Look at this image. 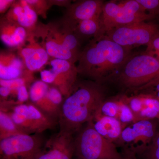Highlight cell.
Instances as JSON below:
<instances>
[{
  "instance_id": "6da1fadb",
  "label": "cell",
  "mask_w": 159,
  "mask_h": 159,
  "mask_svg": "<svg viewBox=\"0 0 159 159\" xmlns=\"http://www.w3.org/2000/svg\"><path fill=\"white\" fill-rule=\"evenodd\" d=\"M133 54L105 35L91 39L80 50L76 64L78 74L101 84L110 80Z\"/></svg>"
},
{
  "instance_id": "7a4b0ae2",
  "label": "cell",
  "mask_w": 159,
  "mask_h": 159,
  "mask_svg": "<svg viewBox=\"0 0 159 159\" xmlns=\"http://www.w3.org/2000/svg\"><path fill=\"white\" fill-rule=\"evenodd\" d=\"M105 100L101 84L77 80L61 107L58 119L60 132L72 136L79 132L84 123L93 122Z\"/></svg>"
},
{
  "instance_id": "3957f363",
  "label": "cell",
  "mask_w": 159,
  "mask_h": 159,
  "mask_svg": "<svg viewBox=\"0 0 159 159\" xmlns=\"http://www.w3.org/2000/svg\"><path fill=\"white\" fill-rule=\"evenodd\" d=\"M32 32L50 57L76 64L81 50L80 40L74 29L65 21L38 23Z\"/></svg>"
},
{
  "instance_id": "277c9868",
  "label": "cell",
  "mask_w": 159,
  "mask_h": 159,
  "mask_svg": "<svg viewBox=\"0 0 159 159\" xmlns=\"http://www.w3.org/2000/svg\"><path fill=\"white\" fill-rule=\"evenodd\" d=\"M159 77V61L144 52L134 54L110 79L128 93H135Z\"/></svg>"
},
{
  "instance_id": "5b68a950",
  "label": "cell",
  "mask_w": 159,
  "mask_h": 159,
  "mask_svg": "<svg viewBox=\"0 0 159 159\" xmlns=\"http://www.w3.org/2000/svg\"><path fill=\"white\" fill-rule=\"evenodd\" d=\"M101 18L105 34L107 31L121 26L154 20L136 0L105 2Z\"/></svg>"
},
{
  "instance_id": "8992f818",
  "label": "cell",
  "mask_w": 159,
  "mask_h": 159,
  "mask_svg": "<svg viewBox=\"0 0 159 159\" xmlns=\"http://www.w3.org/2000/svg\"><path fill=\"white\" fill-rule=\"evenodd\" d=\"M74 139L75 152L86 159H122L116 145L103 138L94 129L91 122Z\"/></svg>"
},
{
  "instance_id": "52a82bcc",
  "label": "cell",
  "mask_w": 159,
  "mask_h": 159,
  "mask_svg": "<svg viewBox=\"0 0 159 159\" xmlns=\"http://www.w3.org/2000/svg\"><path fill=\"white\" fill-rule=\"evenodd\" d=\"M159 32L158 25L151 21L115 28L104 35L123 48L132 50L135 47L148 45Z\"/></svg>"
},
{
  "instance_id": "ba28073f",
  "label": "cell",
  "mask_w": 159,
  "mask_h": 159,
  "mask_svg": "<svg viewBox=\"0 0 159 159\" xmlns=\"http://www.w3.org/2000/svg\"><path fill=\"white\" fill-rule=\"evenodd\" d=\"M12 111L7 112L23 134L41 133L55 126L56 120L47 116L32 103L14 105Z\"/></svg>"
},
{
  "instance_id": "9c48e42d",
  "label": "cell",
  "mask_w": 159,
  "mask_h": 159,
  "mask_svg": "<svg viewBox=\"0 0 159 159\" xmlns=\"http://www.w3.org/2000/svg\"><path fill=\"white\" fill-rule=\"evenodd\" d=\"M43 145L38 134L9 137L1 140V159H34L42 151Z\"/></svg>"
},
{
  "instance_id": "30bf717a",
  "label": "cell",
  "mask_w": 159,
  "mask_h": 159,
  "mask_svg": "<svg viewBox=\"0 0 159 159\" xmlns=\"http://www.w3.org/2000/svg\"><path fill=\"white\" fill-rule=\"evenodd\" d=\"M158 132L152 120H141L130 124L124 129L115 144H118L142 154L153 141Z\"/></svg>"
},
{
  "instance_id": "8fae6325",
  "label": "cell",
  "mask_w": 159,
  "mask_h": 159,
  "mask_svg": "<svg viewBox=\"0 0 159 159\" xmlns=\"http://www.w3.org/2000/svg\"><path fill=\"white\" fill-rule=\"evenodd\" d=\"M18 49L20 57L29 72L40 70L48 61L50 56L32 32L29 33L25 42Z\"/></svg>"
},
{
  "instance_id": "7c38bea8",
  "label": "cell",
  "mask_w": 159,
  "mask_h": 159,
  "mask_svg": "<svg viewBox=\"0 0 159 159\" xmlns=\"http://www.w3.org/2000/svg\"><path fill=\"white\" fill-rule=\"evenodd\" d=\"M104 1L82 0L70 4L63 19L74 29L78 23L93 18L101 16Z\"/></svg>"
},
{
  "instance_id": "4fadbf2b",
  "label": "cell",
  "mask_w": 159,
  "mask_h": 159,
  "mask_svg": "<svg viewBox=\"0 0 159 159\" xmlns=\"http://www.w3.org/2000/svg\"><path fill=\"white\" fill-rule=\"evenodd\" d=\"M50 64L56 76L53 84L66 98L70 93L77 80L76 64L65 60L55 58L51 61Z\"/></svg>"
},
{
  "instance_id": "5bb4252c",
  "label": "cell",
  "mask_w": 159,
  "mask_h": 159,
  "mask_svg": "<svg viewBox=\"0 0 159 159\" xmlns=\"http://www.w3.org/2000/svg\"><path fill=\"white\" fill-rule=\"evenodd\" d=\"M45 148L34 159H72L74 139L72 135L59 132L46 143Z\"/></svg>"
},
{
  "instance_id": "9a60e30c",
  "label": "cell",
  "mask_w": 159,
  "mask_h": 159,
  "mask_svg": "<svg viewBox=\"0 0 159 159\" xmlns=\"http://www.w3.org/2000/svg\"><path fill=\"white\" fill-rule=\"evenodd\" d=\"M5 16L24 27L29 32L34 31L38 24V14L26 0L15 1Z\"/></svg>"
},
{
  "instance_id": "2e32d148",
  "label": "cell",
  "mask_w": 159,
  "mask_h": 159,
  "mask_svg": "<svg viewBox=\"0 0 159 159\" xmlns=\"http://www.w3.org/2000/svg\"><path fill=\"white\" fill-rule=\"evenodd\" d=\"M30 32L5 16L0 22V38L2 42L11 48L19 49L25 42Z\"/></svg>"
},
{
  "instance_id": "e0dca14e",
  "label": "cell",
  "mask_w": 159,
  "mask_h": 159,
  "mask_svg": "<svg viewBox=\"0 0 159 159\" xmlns=\"http://www.w3.org/2000/svg\"><path fill=\"white\" fill-rule=\"evenodd\" d=\"M26 69L25 63L19 55L12 52L1 51L0 79L9 80L25 77Z\"/></svg>"
},
{
  "instance_id": "ac0fdd59",
  "label": "cell",
  "mask_w": 159,
  "mask_h": 159,
  "mask_svg": "<svg viewBox=\"0 0 159 159\" xmlns=\"http://www.w3.org/2000/svg\"><path fill=\"white\" fill-rule=\"evenodd\" d=\"M91 122L99 134L115 144L119 140L124 129L119 119L106 116H97Z\"/></svg>"
},
{
  "instance_id": "d6986e66",
  "label": "cell",
  "mask_w": 159,
  "mask_h": 159,
  "mask_svg": "<svg viewBox=\"0 0 159 159\" xmlns=\"http://www.w3.org/2000/svg\"><path fill=\"white\" fill-rule=\"evenodd\" d=\"M101 16L82 21L75 26V33L79 39H91L105 35Z\"/></svg>"
},
{
  "instance_id": "ffe728a7",
  "label": "cell",
  "mask_w": 159,
  "mask_h": 159,
  "mask_svg": "<svg viewBox=\"0 0 159 159\" xmlns=\"http://www.w3.org/2000/svg\"><path fill=\"white\" fill-rule=\"evenodd\" d=\"M136 94V93H135ZM142 97L143 107L137 116L136 122L141 120H152L159 115V99L151 95L139 93Z\"/></svg>"
},
{
  "instance_id": "44dd1931",
  "label": "cell",
  "mask_w": 159,
  "mask_h": 159,
  "mask_svg": "<svg viewBox=\"0 0 159 159\" xmlns=\"http://www.w3.org/2000/svg\"><path fill=\"white\" fill-rule=\"evenodd\" d=\"M24 134L19 130L9 114L0 111V139H6L16 135Z\"/></svg>"
},
{
  "instance_id": "7402d4cb",
  "label": "cell",
  "mask_w": 159,
  "mask_h": 159,
  "mask_svg": "<svg viewBox=\"0 0 159 159\" xmlns=\"http://www.w3.org/2000/svg\"><path fill=\"white\" fill-rule=\"evenodd\" d=\"M50 87L42 80L34 81L30 87L29 98L33 104L39 101L48 93Z\"/></svg>"
},
{
  "instance_id": "603a6c76",
  "label": "cell",
  "mask_w": 159,
  "mask_h": 159,
  "mask_svg": "<svg viewBox=\"0 0 159 159\" xmlns=\"http://www.w3.org/2000/svg\"><path fill=\"white\" fill-rule=\"evenodd\" d=\"M119 109L120 102L119 97L111 100H105L101 105L97 116H106L118 119Z\"/></svg>"
},
{
  "instance_id": "cb8c5ba5",
  "label": "cell",
  "mask_w": 159,
  "mask_h": 159,
  "mask_svg": "<svg viewBox=\"0 0 159 159\" xmlns=\"http://www.w3.org/2000/svg\"><path fill=\"white\" fill-rule=\"evenodd\" d=\"M119 98L120 109L118 119L121 122L124 128L127 124L136 122L135 117L129 107L122 100L121 96H119Z\"/></svg>"
},
{
  "instance_id": "d4e9b609",
  "label": "cell",
  "mask_w": 159,
  "mask_h": 159,
  "mask_svg": "<svg viewBox=\"0 0 159 159\" xmlns=\"http://www.w3.org/2000/svg\"><path fill=\"white\" fill-rule=\"evenodd\" d=\"M144 10L154 19L159 16V0H136Z\"/></svg>"
},
{
  "instance_id": "484cf974",
  "label": "cell",
  "mask_w": 159,
  "mask_h": 159,
  "mask_svg": "<svg viewBox=\"0 0 159 159\" xmlns=\"http://www.w3.org/2000/svg\"><path fill=\"white\" fill-rule=\"evenodd\" d=\"M30 6L33 8L38 15H41L45 18L46 13L51 6V1L40 0H26Z\"/></svg>"
},
{
  "instance_id": "4316f807",
  "label": "cell",
  "mask_w": 159,
  "mask_h": 159,
  "mask_svg": "<svg viewBox=\"0 0 159 159\" xmlns=\"http://www.w3.org/2000/svg\"><path fill=\"white\" fill-rule=\"evenodd\" d=\"M30 75H28L27 76H30ZM27 79H28V77L26 76V77H20L17 79L9 80L0 79V85L1 86L8 88L11 89V92L12 91L17 92V90L20 87L26 85Z\"/></svg>"
},
{
  "instance_id": "83f0119b",
  "label": "cell",
  "mask_w": 159,
  "mask_h": 159,
  "mask_svg": "<svg viewBox=\"0 0 159 159\" xmlns=\"http://www.w3.org/2000/svg\"><path fill=\"white\" fill-rule=\"evenodd\" d=\"M142 155H144L147 159H159V132Z\"/></svg>"
},
{
  "instance_id": "f1b7e54d",
  "label": "cell",
  "mask_w": 159,
  "mask_h": 159,
  "mask_svg": "<svg viewBox=\"0 0 159 159\" xmlns=\"http://www.w3.org/2000/svg\"><path fill=\"white\" fill-rule=\"evenodd\" d=\"M139 93L149 94L159 99V77L134 93Z\"/></svg>"
},
{
  "instance_id": "f546056e",
  "label": "cell",
  "mask_w": 159,
  "mask_h": 159,
  "mask_svg": "<svg viewBox=\"0 0 159 159\" xmlns=\"http://www.w3.org/2000/svg\"><path fill=\"white\" fill-rule=\"evenodd\" d=\"M145 52L159 61V32L146 46Z\"/></svg>"
},
{
  "instance_id": "4dcf8cb0",
  "label": "cell",
  "mask_w": 159,
  "mask_h": 159,
  "mask_svg": "<svg viewBox=\"0 0 159 159\" xmlns=\"http://www.w3.org/2000/svg\"><path fill=\"white\" fill-rule=\"evenodd\" d=\"M62 94L56 87H50L48 96L51 102L61 108L63 102Z\"/></svg>"
},
{
  "instance_id": "1f68e13d",
  "label": "cell",
  "mask_w": 159,
  "mask_h": 159,
  "mask_svg": "<svg viewBox=\"0 0 159 159\" xmlns=\"http://www.w3.org/2000/svg\"><path fill=\"white\" fill-rule=\"evenodd\" d=\"M41 79L46 84H53L55 80L56 76L52 70H43L40 73Z\"/></svg>"
},
{
  "instance_id": "d6a6232c",
  "label": "cell",
  "mask_w": 159,
  "mask_h": 159,
  "mask_svg": "<svg viewBox=\"0 0 159 159\" xmlns=\"http://www.w3.org/2000/svg\"><path fill=\"white\" fill-rule=\"evenodd\" d=\"M18 104H23V102L27 101L29 98V93L27 90L26 85L20 87L16 92Z\"/></svg>"
},
{
  "instance_id": "836d02e7",
  "label": "cell",
  "mask_w": 159,
  "mask_h": 159,
  "mask_svg": "<svg viewBox=\"0 0 159 159\" xmlns=\"http://www.w3.org/2000/svg\"><path fill=\"white\" fill-rule=\"evenodd\" d=\"M121 153L122 159H138L137 154L129 148L123 147Z\"/></svg>"
},
{
  "instance_id": "e575fe53",
  "label": "cell",
  "mask_w": 159,
  "mask_h": 159,
  "mask_svg": "<svg viewBox=\"0 0 159 159\" xmlns=\"http://www.w3.org/2000/svg\"><path fill=\"white\" fill-rule=\"evenodd\" d=\"M13 0H1L0 1V12L4 13L7 10H9L10 7L14 3Z\"/></svg>"
},
{
  "instance_id": "d590c367",
  "label": "cell",
  "mask_w": 159,
  "mask_h": 159,
  "mask_svg": "<svg viewBox=\"0 0 159 159\" xmlns=\"http://www.w3.org/2000/svg\"><path fill=\"white\" fill-rule=\"evenodd\" d=\"M11 93V89L5 87H0V94L1 97H6Z\"/></svg>"
},
{
  "instance_id": "8d00e7d4",
  "label": "cell",
  "mask_w": 159,
  "mask_h": 159,
  "mask_svg": "<svg viewBox=\"0 0 159 159\" xmlns=\"http://www.w3.org/2000/svg\"><path fill=\"white\" fill-rule=\"evenodd\" d=\"M79 158V159H84V158Z\"/></svg>"
},
{
  "instance_id": "74e56055",
  "label": "cell",
  "mask_w": 159,
  "mask_h": 159,
  "mask_svg": "<svg viewBox=\"0 0 159 159\" xmlns=\"http://www.w3.org/2000/svg\"><path fill=\"white\" fill-rule=\"evenodd\" d=\"M157 119H158L159 120V116H158V117Z\"/></svg>"
}]
</instances>
